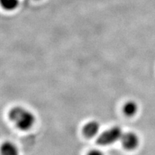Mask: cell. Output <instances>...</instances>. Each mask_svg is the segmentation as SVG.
Masks as SVG:
<instances>
[{
  "instance_id": "obj_6",
  "label": "cell",
  "mask_w": 155,
  "mask_h": 155,
  "mask_svg": "<svg viewBox=\"0 0 155 155\" xmlns=\"http://www.w3.org/2000/svg\"><path fill=\"white\" fill-rule=\"evenodd\" d=\"M123 111L126 116H133L138 111V106L134 101H128L124 104Z\"/></svg>"
},
{
  "instance_id": "obj_7",
  "label": "cell",
  "mask_w": 155,
  "mask_h": 155,
  "mask_svg": "<svg viewBox=\"0 0 155 155\" xmlns=\"http://www.w3.org/2000/svg\"><path fill=\"white\" fill-rule=\"evenodd\" d=\"M19 0H0V6L7 11H12L17 8Z\"/></svg>"
},
{
  "instance_id": "obj_4",
  "label": "cell",
  "mask_w": 155,
  "mask_h": 155,
  "mask_svg": "<svg viewBox=\"0 0 155 155\" xmlns=\"http://www.w3.org/2000/svg\"><path fill=\"white\" fill-rule=\"evenodd\" d=\"M99 130L100 124L98 122L93 121L88 122L84 126L83 129V133L87 138H93L98 134Z\"/></svg>"
},
{
  "instance_id": "obj_1",
  "label": "cell",
  "mask_w": 155,
  "mask_h": 155,
  "mask_svg": "<svg viewBox=\"0 0 155 155\" xmlns=\"http://www.w3.org/2000/svg\"><path fill=\"white\" fill-rule=\"evenodd\" d=\"M9 117L18 129L23 131L29 130L35 123L34 114L21 106L12 108L9 113Z\"/></svg>"
},
{
  "instance_id": "obj_2",
  "label": "cell",
  "mask_w": 155,
  "mask_h": 155,
  "mask_svg": "<svg viewBox=\"0 0 155 155\" xmlns=\"http://www.w3.org/2000/svg\"><path fill=\"white\" fill-rule=\"evenodd\" d=\"M123 131L119 127H114L103 132L97 139L98 144L101 146H107L114 144L117 141L121 140Z\"/></svg>"
},
{
  "instance_id": "obj_3",
  "label": "cell",
  "mask_w": 155,
  "mask_h": 155,
  "mask_svg": "<svg viewBox=\"0 0 155 155\" xmlns=\"http://www.w3.org/2000/svg\"><path fill=\"white\" fill-rule=\"evenodd\" d=\"M121 142L126 150H134L139 146V137L136 134L133 132H127L123 134Z\"/></svg>"
},
{
  "instance_id": "obj_5",
  "label": "cell",
  "mask_w": 155,
  "mask_h": 155,
  "mask_svg": "<svg viewBox=\"0 0 155 155\" xmlns=\"http://www.w3.org/2000/svg\"><path fill=\"white\" fill-rule=\"evenodd\" d=\"M0 155H19V150L13 143L6 141L0 147Z\"/></svg>"
},
{
  "instance_id": "obj_8",
  "label": "cell",
  "mask_w": 155,
  "mask_h": 155,
  "mask_svg": "<svg viewBox=\"0 0 155 155\" xmlns=\"http://www.w3.org/2000/svg\"><path fill=\"white\" fill-rule=\"evenodd\" d=\"M88 155H104V154L99 150H94L91 151V152H89Z\"/></svg>"
}]
</instances>
